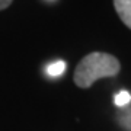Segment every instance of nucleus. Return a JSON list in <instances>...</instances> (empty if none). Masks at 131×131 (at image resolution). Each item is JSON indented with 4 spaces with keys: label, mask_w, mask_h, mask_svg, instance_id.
<instances>
[{
    "label": "nucleus",
    "mask_w": 131,
    "mask_h": 131,
    "mask_svg": "<svg viewBox=\"0 0 131 131\" xmlns=\"http://www.w3.org/2000/svg\"><path fill=\"white\" fill-rule=\"evenodd\" d=\"M121 70L117 57L108 52H90L82 58L74 71V83L79 88H89L102 77H114Z\"/></svg>",
    "instance_id": "nucleus-1"
},
{
    "label": "nucleus",
    "mask_w": 131,
    "mask_h": 131,
    "mask_svg": "<svg viewBox=\"0 0 131 131\" xmlns=\"http://www.w3.org/2000/svg\"><path fill=\"white\" fill-rule=\"evenodd\" d=\"M114 6L119 19L131 29V0H114Z\"/></svg>",
    "instance_id": "nucleus-2"
},
{
    "label": "nucleus",
    "mask_w": 131,
    "mask_h": 131,
    "mask_svg": "<svg viewBox=\"0 0 131 131\" xmlns=\"http://www.w3.org/2000/svg\"><path fill=\"white\" fill-rule=\"evenodd\" d=\"M66 71V63L64 61H54V63H51V64L47 67V73L48 76H51V77H58V76H61L63 73Z\"/></svg>",
    "instance_id": "nucleus-3"
},
{
    "label": "nucleus",
    "mask_w": 131,
    "mask_h": 131,
    "mask_svg": "<svg viewBox=\"0 0 131 131\" xmlns=\"http://www.w3.org/2000/svg\"><path fill=\"white\" fill-rule=\"evenodd\" d=\"M114 101H115V105H117V106H125L127 103L131 102V95H130V92H127V90H121V92H118V93L115 95Z\"/></svg>",
    "instance_id": "nucleus-4"
},
{
    "label": "nucleus",
    "mask_w": 131,
    "mask_h": 131,
    "mask_svg": "<svg viewBox=\"0 0 131 131\" xmlns=\"http://www.w3.org/2000/svg\"><path fill=\"white\" fill-rule=\"evenodd\" d=\"M12 2H13V0H0V10L9 7V6L12 5Z\"/></svg>",
    "instance_id": "nucleus-5"
}]
</instances>
